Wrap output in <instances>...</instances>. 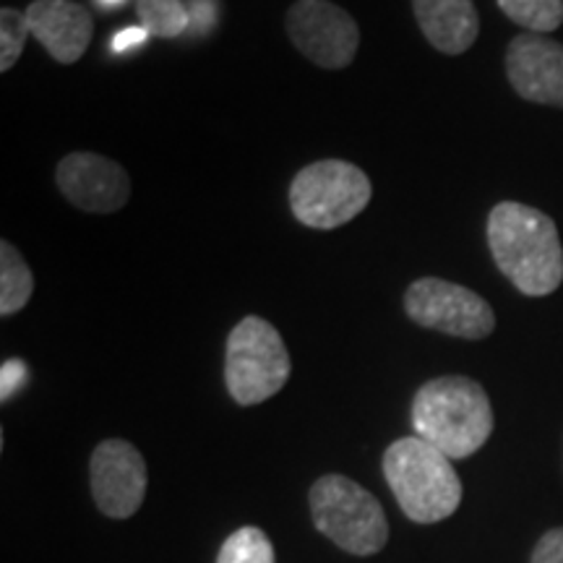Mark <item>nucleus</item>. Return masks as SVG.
<instances>
[{
	"label": "nucleus",
	"instance_id": "obj_2",
	"mask_svg": "<svg viewBox=\"0 0 563 563\" xmlns=\"http://www.w3.org/2000/svg\"><path fill=\"white\" fill-rule=\"evenodd\" d=\"M412 428L449 460H467L493 433L488 394L467 376L433 378L415 394Z\"/></svg>",
	"mask_w": 563,
	"mask_h": 563
},
{
	"label": "nucleus",
	"instance_id": "obj_11",
	"mask_svg": "<svg viewBox=\"0 0 563 563\" xmlns=\"http://www.w3.org/2000/svg\"><path fill=\"white\" fill-rule=\"evenodd\" d=\"M506 76L527 102L563 108V45L545 34H519L506 51Z\"/></svg>",
	"mask_w": 563,
	"mask_h": 563
},
{
	"label": "nucleus",
	"instance_id": "obj_17",
	"mask_svg": "<svg viewBox=\"0 0 563 563\" xmlns=\"http://www.w3.org/2000/svg\"><path fill=\"white\" fill-rule=\"evenodd\" d=\"M217 563H277L269 534L258 527H241L224 540Z\"/></svg>",
	"mask_w": 563,
	"mask_h": 563
},
{
	"label": "nucleus",
	"instance_id": "obj_22",
	"mask_svg": "<svg viewBox=\"0 0 563 563\" xmlns=\"http://www.w3.org/2000/svg\"><path fill=\"white\" fill-rule=\"evenodd\" d=\"M97 5H100L102 11H110V9H118V5L123 3V0H95Z\"/></svg>",
	"mask_w": 563,
	"mask_h": 563
},
{
	"label": "nucleus",
	"instance_id": "obj_3",
	"mask_svg": "<svg viewBox=\"0 0 563 563\" xmlns=\"http://www.w3.org/2000/svg\"><path fill=\"white\" fill-rule=\"evenodd\" d=\"M384 477L399 509L415 525L449 519L462 504V481L452 460L418 435H407L386 449Z\"/></svg>",
	"mask_w": 563,
	"mask_h": 563
},
{
	"label": "nucleus",
	"instance_id": "obj_15",
	"mask_svg": "<svg viewBox=\"0 0 563 563\" xmlns=\"http://www.w3.org/2000/svg\"><path fill=\"white\" fill-rule=\"evenodd\" d=\"M136 11L141 26L152 37H180L188 30V24H191V11L186 9L183 0H136Z\"/></svg>",
	"mask_w": 563,
	"mask_h": 563
},
{
	"label": "nucleus",
	"instance_id": "obj_19",
	"mask_svg": "<svg viewBox=\"0 0 563 563\" xmlns=\"http://www.w3.org/2000/svg\"><path fill=\"white\" fill-rule=\"evenodd\" d=\"M530 563H563V527L548 530L538 540Z\"/></svg>",
	"mask_w": 563,
	"mask_h": 563
},
{
	"label": "nucleus",
	"instance_id": "obj_7",
	"mask_svg": "<svg viewBox=\"0 0 563 563\" xmlns=\"http://www.w3.org/2000/svg\"><path fill=\"white\" fill-rule=\"evenodd\" d=\"M405 311L418 327L460 340H485L496 329V313L488 300L470 287L439 277L415 279L405 292Z\"/></svg>",
	"mask_w": 563,
	"mask_h": 563
},
{
	"label": "nucleus",
	"instance_id": "obj_21",
	"mask_svg": "<svg viewBox=\"0 0 563 563\" xmlns=\"http://www.w3.org/2000/svg\"><path fill=\"white\" fill-rule=\"evenodd\" d=\"M150 37V32L144 30V26H129V30L118 32L115 37H112V51L115 53H129V51H136Z\"/></svg>",
	"mask_w": 563,
	"mask_h": 563
},
{
	"label": "nucleus",
	"instance_id": "obj_4",
	"mask_svg": "<svg viewBox=\"0 0 563 563\" xmlns=\"http://www.w3.org/2000/svg\"><path fill=\"white\" fill-rule=\"evenodd\" d=\"M316 530L352 555L378 553L389 540L384 506L344 475H323L308 490Z\"/></svg>",
	"mask_w": 563,
	"mask_h": 563
},
{
	"label": "nucleus",
	"instance_id": "obj_5",
	"mask_svg": "<svg viewBox=\"0 0 563 563\" xmlns=\"http://www.w3.org/2000/svg\"><path fill=\"white\" fill-rule=\"evenodd\" d=\"M290 352L277 329L262 316H245L224 347V384L238 405H262L290 378Z\"/></svg>",
	"mask_w": 563,
	"mask_h": 563
},
{
	"label": "nucleus",
	"instance_id": "obj_13",
	"mask_svg": "<svg viewBox=\"0 0 563 563\" xmlns=\"http://www.w3.org/2000/svg\"><path fill=\"white\" fill-rule=\"evenodd\" d=\"M420 32L443 55H462L481 34L473 0H412Z\"/></svg>",
	"mask_w": 563,
	"mask_h": 563
},
{
	"label": "nucleus",
	"instance_id": "obj_20",
	"mask_svg": "<svg viewBox=\"0 0 563 563\" xmlns=\"http://www.w3.org/2000/svg\"><path fill=\"white\" fill-rule=\"evenodd\" d=\"M30 378V371L21 361H5L3 371H0V399L9 402L11 394H16L21 389V384Z\"/></svg>",
	"mask_w": 563,
	"mask_h": 563
},
{
	"label": "nucleus",
	"instance_id": "obj_10",
	"mask_svg": "<svg viewBox=\"0 0 563 563\" xmlns=\"http://www.w3.org/2000/svg\"><path fill=\"white\" fill-rule=\"evenodd\" d=\"M60 194L89 214H112L131 199V178L115 159L95 152H74L55 170Z\"/></svg>",
	"mask_w": 563,
	"mask_h": 563
},
{
	"label": "nucleus",
	"instance_id": "obj_16",
	"mask_svg": "<svg viewBox=\"0 0 563 563\" xmlns=\"http://www.w3.org/2000/svg\"><path fill=\"white\" fill-rule=\"evenodd\" d=\"M498 9L532 34L555 32L563 24V0H498Z\"/></svg>",
	"mask_w": 563,
	"mask_h": 563
},
{
	"label": "nucleus",
	"instance_id": "obj_6",
	"mask_svg": "<svg viewBox=\"0 0 563 563\" xmlns=\"http://www.w3.org/2000/svg\"><path fill=\"white\" fill-rule=\"evenodd\" d=\"M371 196V180L361 167L344 159H319L295 175L290 209L306 228L336 230L355 220Z\"/></svg>",
	"mask_w": 563,
	"mask_h": 563
},
{
	"label": "nucleus",
	"instance_id": "obj_14",
	"mask_svg": "<svg viewBox=\"0 0 563 563\" xmlns=\"http://www.w3.org/2000/svg\"><path fill=\"white\" fill-rule=\"evenodd\" d=\"M34 292V274L19 249L9 241L0 243V316L19 313Z\"/></svg>",
	"mask_w": 563,
	"mask_h": 563
},
{
	"label": "nucleus",
	"instance_id": "obj_1",
	"mask_svg": "<svg viewBox=\"0 0 563 563\" xmlns=\"http://www.w3.org/2000/svg\"><path fill=\"white\" fill-rule=\"evenodd\" d=\"M496 266L522 295L543 298L563 282V249L551 217L519 201H501L488 217Z\"/></svg>",
	"mask_w": 563,
	"mask_h": 563
},
{
	"label": "nucleus",
	"instance_id": "obj_18",
	"mask_svg": "<svg viewBox=\"0 0 563 563\" xmlns=\"http://www.w3.org/2000/svg\"><path fill=\"white\" fill-rule=\"evenodd\" d=\"M32 37L26 11L0 9V70H11L24 53L26 40Z\"/></svg>",
	"mask_w": 563,
	"mask_h": 563
},
{
	"label": "nucleus",
	"instance_id": "obj_12",
	"mask_svg": "<svg viewBox=\"0 0 563 563\" xmlns=\"http://www.w3.org/2000/svg\"><path fill=\"white\" fill-rule=\"evenodd\" d=\"M26 21L32 37L63 66L79 63L95 34V19L76 0H32Z\"/></svg>",
	"mask_w": 563,
	"mask_h": 563
},
{
	"label": "nucleus",
	"instance_id": "obj_9",
	"mask_svg": "<svg viewBox=\"0 0 563 563\" xmlns=\"http://www.w3.org/2000/svg\"><path fill=\"white\" fill-rule=\"evenodd\" d=\"M89 481L97 509L104 517L129 519L144 504L150 473L144 456L133 443L108 439L91 452Z\"/></svg>",
	"mask_w": 563,
	"mask_h": 563
},
{
	"label": "nucleus",
	"instance_id": "obj_8",
	"mask_svg": "<svg viewBox=\"0 0 563 563\" xmlns=\"http://www.w3.org/2000/svg\"><path fill=\"white\" fill-rule=\"evenodd\" d=\"M292 45L316 66L340 70L355 60L361 26L332 0H298L285 19Z\"/></svg>",
	"mask_w": 563,
	"mask_h": 563
}]
</instances>
